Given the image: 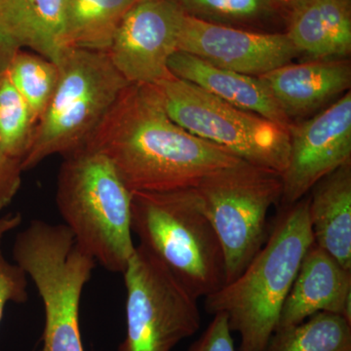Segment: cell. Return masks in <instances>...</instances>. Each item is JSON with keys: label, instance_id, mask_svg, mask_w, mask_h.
<instances>
[{"label": "cell", "instance_id": "cell-1", "mask_svg": "<svg viewBox=\"0 0 351 351\" xmlns=\"http://www.w3.org/2000/svg\"><path fill=\"white\" fill-rule=\"evenodd\" d=\"M86 147L112 160L132 193L195 188L243 161L178 125L154 85L129 84Z\"/></svg>", "mask_w": 351, "mask_h": 351}, {"label": "cell", "instance_id": "cell-2", "mask_svg": "<svg viewBox=\"0 0 351 351\" xmlns=\"http://www.w3.org/2000/svg\"><path fill=\"white\" fill-rule=\"evenodd\" d=\"M267 241L232 282L205 298L206 313L226 314L239 351H263L276 330L302 258L313 243L308 198L284 207Z\"/></svg>", "mask_w": 351, "mask_h": 351}, {"label": "cell", "instance_id": "cell-3", "mask_svg": "<svg viewBox=\"0 0 351 351\" xmlns=\"http://www.w3.org/2000/svg\"><path fill=\"white\" fill-rule=\"evenodd\" d=\"M64 158L56 189L64 225L95 262L113 274H123L136 248L133 193L103 152L86 147Z\"/></svg>", "mask_w": 351, "mask_h": 351}, {"label": "cell", "instance_id": "cell-4", "mask_svg": "<svg viewBox=\"0 0 351 351\" xmlns=\"http://www.w3.org/2000/svg\"><path fill=\"white\" fill-rule=\"evenodd\" d=\"M132 232L195 299L225 285L223 249L195 188L133 193Z\"/></svg>", "mask_w": 351, "mask_h": 351}, {"label": "cell", "instance_id": "cell-5", "mask_svg": "<svg viewBox=\"0 0 351 351\" xmlns=\"http://www.w3.org/2000/svg\"><path fill=\"white\" fill-rule=\"evenodd\" d=\"M56 63L59 82L23 159L24 172L55 154L66 157L85 149L130 84L106 52L66 48Z\"/></svg>", "mask_w": 351, "mask_h": 351}, {"label": "cell", "instance_id": "cell-6", "mask_svg": "<svg viewBox=\"0 0 351 351\" xmlns=\"http://www.w3.org/2000/svg\"><path fill=\"white\" fill-rule=\"evenodd\" d=\"M16 265L36 286L45 313L41 346L36 351H84L80 302L96 262L76 243L64 223L32 219L13 245Z\"/></svg>", "mask_w": 351, "mask_h": 351}, {"label": "cell", "instance_id": "cell-7", "mask_svg": "<svg viewBox=\"0 0 351 351\" xmlns=\"http://www.w3.org/2000/svg\"><path fill=\"white\" fill-rule=\"evenodd\" d=\"M154 86L170 119L184 130L245 162L282 175L290 152L287 127L233 107L174 75Z\"/></svg>", "mask_w": 351, "mask_h": 351}, {"label": "cell", "instance_id": "cell-8", "mask_svg": "<svg viewBox=\"0 0 351 351\" xmlns=\"http://www.w3.org/2000/svg\"><path fill=\"white\" fill-rule=\"evenodd\" d=\"M195 189L223 249L226 284L232 282L267 241V214L282 197L281 175L241 161L207 176Z\"/></svg>", "mask_w": 351, "mask_h": 351}, {"label": "cell", "instance_id": "cell-9", "mask_svg": "<svg viewBox=\"0 0 351 351\" xmlns=\"http://www.w3.org/2000/svg\"><path fill=\"white\" fill-rule=\"evenodd\" d=\"M126 335L117 351H172L201 326L197 299L142 245L123 274Z\"/></svg>", "mask_w": 351, "mask_h": 351}, {"label": "cell", "instance_id": "cell-10", "mask_svg": "<svg viewBox=\"0 0 351 351\" xmlns=\"http://www.w3.org/2000/svg\"><path fill=\"white\" fill-rule=\"evenodd\" d=\"M184 11L175 0H137L120 23L107 54L130 84L156 85L172 77Z\"/></svg>", "mask_w": 351, "mask_h": 351}, {"label": "cell", "instance_id": "cell-11", "mask_svg": "<svg viewBox=\"0 0 351 351\" xmlns=\"http://www.w3.org/2000/svg\"><path fill=\"white\" fill-rule=\"evenodd\" d=\"M288 164L281 175L284 207L302 199L323 178L351 161V94L313 119L290 126Z\"/></svg>", "mask_w": 351, "mask_h": 351}, {"label": "cell", "instance_id": "cell-12", "mask_svg": "<svg viewBox=\"0 0 351 351\" xmlns=\"http://www.w3.org/2000/svg\"><path fill=\"white\" fill-rule=\"evenodd\" d=\"M178 49L219 68L257 77L292 63L299 55L286 32L249 31L206 22L186 13Z\"/></svg>", "mask_w": 351, "mask_h": 351}, {"label": "cell", "instance_id": "cell-13", "mask_svg": "<svg viewBox=\"0 0 351 351\" xmlns=\"http://www.w3.org/2000/svg\"><path fill=\"white\" fill-rule=\"evenodd\" d=\"M319 313L339 314L351 322V269L313 242L302 258L276 330Z\"/></svg>", "mask_w": 351, "mask_h": 351}, {"label": "cell", "instance_id": "cell-14", "mask_svg": "<svg viewBox=\"0 0 351 351\" xmlns=\"http://www.w3.org/2000/svg\"><path fill=\"white\" fill-rule=\"evenodd\" d=\"M258 77L293 123L295 117L315 112L350 91L351 64L348 59L311 60L284 64Z\"/></svg>", "mask_w": 351, "mask_h": 351}, {"label": "cell", "instance_id": "cell-15", "mask_svg": "<svg viewBox=\"0 0 351 351\" xmlns=\"http://www.w3.org/2000/svg\"><path fill=\"white\" fill-rule=\"evenodd\" d=\"M168 68L176 77L193 83L233 107L256 113L289 129L293 124L261 77L219 68L182 51L171 57Z\"/></svg>", "mask_w": 351, "mask_h": 351}, {"label": "cell", "instance_id": "cell-16", "mask_svg": "<svg viewBox=\"0 0 351 351\" xmlns=\"http://www.w3.org/2000/svg\"><path fill=\"white\" fill-rule=\"evenodd\" d=\"M299 55L311 60L348 59L351 53V0H300L286 32Z\"/></svg>", "mask_w": 351, "mask_h": 351}, {"label": "cell", "instance_id": "cell-17", "mask_svg": "<svg viewBox=\"0 0 351 351\" xmlns=\"http://www.w3.org/2000/svg\"><path fill=\"white\" fill-rule=\"evenodd\" d=\"M309 223L313 242L351 269V161L311 189Z\"/></svg>", "mask_w": 351, "mask_h": 351}, {"label": "cell", "instance_id": "cell-18", "mask_svg": "<svg viewBox=\"0 0 351 351\" xmlns=\"http://www.w3.org/2000/svg\"><path fill=\"white\" fill-rule=\"evenodd\" d=\"M64 0H0V39L57 62L64 50Z\"/></svg>", "mask_w": 351, "mask_h": 351}, {"label": "cell", "instance_id": "cell-19", "mask_svg": "<svg viewBox=\"0 0 351 351\" xmlns=\"http://www.w3.org/2000/svg\"><path fill=\"white\" fill-rule=\"evenodd\" d=\"M137 0H64V49L108 52L120 23Z\"/></svg>", "mask_w": 351, "mask_h": 351}, {"label": "cell", "instance_id": "cell-20", "mask_svg": "<svg viewBox=\"0 0 351 351\" xmlns=\"http://www.w3.org/2000/svg\"><path fill=\"white\" fill-rule=\"evenodd\" d=\"M263 351H351V322L339 314L316 313L276 330Z\"/></svg>", "mask_w": 351, "mask_h": 351}, {"label": "cell", "instance_id": "cell-21", "mask_svg": "<svg viewBox=\"0 0 351 351\" xmlns=\"http://www.w3.org/2000/svg\"><path fill=\"white\" fill-rule=\"evenodd\" d=\"M7 75L38 124L59 82V64L36 53L18 49L11 58Z\"/></svg>", "mask_w": 351, "mask_h": 351}, {"label": "cell", "instance_id": "cell-22", "mask_svg": "<svg viewBox=\"0 0 351 351\" xmlns=\"http://www.w3.org/2000/svg\"><path fill=\"white\" fill-rule=\"evenodd\" d=\"M36 127L31 108L14 87L6 71L0 80V147L22 163L31 149Z\"/></svg>", "mask_w": 351, "mask_h": 351}, {"label": "cell", "instance_id": "cell-23", "mask_svg": "<svg viewBox=\"0 0 351 351\" xmlns=\"http://www.w3.org/2000/svg\"><path fill=\"white\" fill-rule=\"evenodd\" d=\"M188 15L214 24L239 25L260 22L276 12L274 0H175Z\"/></svg>", "mask_w": 351, "mask_h": 351}, {"label": "cell", "instance_id": "cell-24", "mask_svg": "<svg viewBox=\"0 0 351 351\" xmlns=\"http://www.w3.org/2000/svg\"><path fill=\"white\" fill-rule=\"evenodd\" d=\"M27 297V274L19 265L9 262L0 252V322L9 302L23 304Z\"/></svg>", "mask_w": 351, "mask_h": 351}, {"label": "cell", "instance_id": "cell-25", "mask_svg": "<svg viewBox=\"0 0 351 351\" xmlns=\"http://www.w3.org/2000/svg\"><path fill=\"white\" fill-rule=\"evenodd\" d=\"M189 351H237L226 314L217 313Z\"/></svg>", "mask_w": 351, "mask_h": 351}, {"label": "cell", "instance_id": "cell-26", "mask_svg": "<svg viewBox=\"0 0 351 351\" xmlns=\"http://www.w3.org/2000/svg\"><path fill=\"white\" fill-rule=\"evenodd\" d=\"M22 163L0 147V211L8 206L22 184Z\"/></svg>", "mask_w": 351, "mask_h": 351}, {"label": "cell", "instance_id": "cell-27", "mask_svg": "<svg viewBox=\"0 0 351 351\" xmlns=\"http://www.w3.org/2000/svg\"><path fill=\"white\" fill-rule=\"evenodd\" d=\"M21 223H22V216L20 213H9L0 218V252L6 235L19 228Z\"/></svg>", "mask_w": 351, "mask_h": 351}, {"label": "cell", "instance_id": "cell-28", "mask_svg": "<svg viewBox=\"0 0 351 351\" xmlns=\"http://www.w3.org/2000/svg\"><path fill=\"white\" fill-rule=\"evenodd\" d=\"M16 50L18 49H14L0 39V80L5 75L11 58H12Z\"/></svg>", "mask_w": 351, "mask_h": 351}, {"label": "cell", "instance_id": "cell-29", "mask_svg": "<svg viewBox=\"0 0 351 351\" xmlns=\"http://www.w3.org/2000/svg\"><path fill=\"white\" fill-rule=\"evenodd\" d=\"M278 5H282L289 7V8H292L295 4H297L300 0H274Z\"/></svg>", "mask_w": 351, "mask_h": 351}]
</instances>
